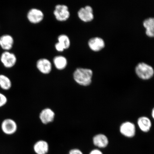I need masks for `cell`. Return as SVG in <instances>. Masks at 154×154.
<instances>
[{
	"label": "cell",
	"mask_w": 154,
	"mask_h": 154,
	"mask_svg": "<svg viewBox=\"0 0 154 154\" xmlns=\"http://www.w3.org/2000/svg\"><path fill=\"white\" fill-rule=\"evenodd\" d=\"M92 76V71L87 68H77L73 74L75 81L80 85L84 86H88L91 84Z\"/></svg>",
	"instance_id": "obj_1"
},
{
	"label": "cell",
	"mask_w": 154,
	"mask_h": 154,
	"mask_svg": "<svg viewBox=\"0 0 154 154\" xmlns=\"http://www.w3.org/2000/svg\"><path fill=\"white\" fill-rule=\"evenodd\" d=\"M135 71L137 76L143 80L149 79L154 74L153 67L144 62L138 63L135 67Z\"/></svg>",
	"instance_id": "obj_2"
},
{
	"label": "cell",
	"mask_w": 154,
	"mask_h": 154,
	"mask_svg": "<svg viewBox=\"0 0 154 154\" xmlns=\"http://www.w3.org/2000/svg\"><path fill=\"white\" fill-rule=\"evenodd\" d=\"M1 128L3 134L6 135L11 136L16 133L18 130V126L14 119L7 118L2 121Z\"/></svg>",
	"instance_id": "obj_3"
},
{
	"label": "cell",
	"mask_w": 154,
	"mask_h": 154,
	"mask_svg": "<svg viewBox=\"0 0 154 154\" xmlns=\"http://www.w3.org/2000/svg\"><path fill=\"white\" fill-rule=\"evenodd\" d=\"M17 61L16 55L10 51H4L0 57L2 64L6 69L13 68L16 65Z\"/></svg>",
	"instance_id": "obj_4"
},
{
	"label": "cell",
	"mask_w": 154,
	"mask_h": 154,
	"mask_svg": "<svg viewBox=\"0 0 154 154\" xmlns=\"http://www.w3.org/2000/svg\"><path fill=\"white\" fill-rule=\"evenodd\" d=\"M54 14L57 20L60 21H66L70 16L68 7L63 5H58L56 6Z\"/></svg>",
	"instance_id": "obj_5"
},
{
	"label": "cell",
	"mask_w": 154,
	"mask_h": 154,
	"mask_svg": "<svg viewBox=\"0 0 154 154\" xmlns=\"http://www.w3.org/2000/svg\"><path fill=\"white\" fill-rule=\"evenodd\" d=\"M78 16L84 22H91L94 18L93 9L90 5L81 8L78 11Z\"/></svg>",
	"instance_id": "obj_6"
},
{
	"label": "cell",
	"mask_w": 154,
	"mask_h": 154,
	"mask_svg": "<svg viewBox=\"0 0 154 154\" xmlns=\"http://www.w3.org/2000/svg\"><path fill=\"white\" fill-rule=\"evenodd\" d=\"M14 44L13 36L9 34H5L0 36V47L4 51H10Z\"/></svg>",
	"instance_id": "obj_7"
},
{
	"label": "cell",
	"mask_w": 154,
	"mask_h": 154,
	"mask_svg": "<svg viewBox=\"0 0 154 154\" xmlns=\"http://www.w3.org/2000/svg\"><path fill=\"white\" fill-rule=\"evenodd\" d=\"M121 133L128 138L134 137L136 134V127L132 122L127 121L122 123L120 127Z\"/></svg>",
	"instance_id": "obj_8"
},
{
	"label": "cell",
	"mask_w": 154,
	"mask_h": 154,
	"mask_svg": "<svg viewBox=\"0 0 154 154\" xmlns=\"http://www.w3.org/2000/svg\"><path fill=\"white\" fill-rule=\"evenodd\" d=\"M44 15L40 10L36 8L31 9L27 14L28 20L32 23L36 24L43 20Z\"/></svg>",
	"instance_id": "obj_9"
},
{
	"label": "cell",
	"mask_w": 154,
	"mask_h": 154,
	"mask_svg": "<svg viewBox=\"0 0 154 154\" xmlns=\"http://www.w3.org/2000/svg\"><path fill=\"white\" fill-rule=\"evenodd\" d=\"M90 49L94 51H101L105 47V42L103 38L99 37L92 38L88 42Z\"/></svg>",
	"instance_id": "obj_10"
},
{
	"label": "cell",
	"mask_w": 154,
	"mask_h": 154,
	"mask_svg": "<svg viewBox=\"0 0 154 154\" xmlns=\"http://www.w3.org/2000/svg\"><path fill=\"white\" fill-rule=\"evenodd\" d=\"M36 67L40 72L44 74H48L51 72V63L49 60L40 59L36 63Z\"/></svg>",
	"instance_id": "obj_11"
},
{
	"label": "cell",
	"mask_w": 154,
	"mask_h": 154,
	"mask_svg": "<svg viewBox=\"0 0 154 154\" xmlns=\"http://www.w3.org/2000/svg\"><path fill=\"white\" fill-rule=\"evenodd\" d=\"M55 116V113L51 109L47 108L42 111L39 117L43 124H47L52 122L54 119Z\"/></svg>",
	"instance_id": "obj_12"
},
{
	"label": "cell",
	"mask_w": 154,
	"mask_h": 154,
	"mask_svg": "<svg viewBox=\"0 0 154 154\" xmlns=\"http://www.w3.org/2000/svg\"><path fill=\"white\" fill-rule=\"evenodd\" d=\"M94 145L99 148H104L109 144V140L105 134H99L96 135L93 138Z\"/></svg>",
	"instance_id": "obj_13"
},
{
	"label": "cell",
	"mask_w": 154,
	"mask_h": 154,
	"mask_svg": "<svg viewBox=\"0 0 154 154\" xmlns=\"http://www.w3.org/2000/svg\"><path fill=\"white\" fill-rule=\"evenodd\" d=\"M33 149L36 154H47L49 151V144L45 140H40L34 144Z\"/></svg>",
	"instance_id": "obj_14"
},
{
	"label": "cell",
	"mask_w": 154,
	"mask_h": 154,
	"mask_svg": "<svg viewBox=\"0 0 154 154\" xmlns=\"http://www.w3.org/2000/svg\"><path fill=\"white\" fill-rule=\"evenodd\" d=\"M137 124L140 129L144 132L149 131L152 127L151 120L146 116L140 117L137 120Z\"/></svg>",
	"instance_id": "obj_15"
},
{
	"label": "cell",
	"mask_w": 154,
	"mask_h": 154,
	"mask_svg": "<svg viewBox=\"0 0 154 154\" xmlns=\"http://www.w3.org/2000/svg\"><path fill=\"white\" fill-rule=\"evenodd\" d=\"M143 26L146 33L150 37H154V17H149L143 21Z\"/></svg>",
	"instance_id": "obj_16"
},
{
	"label": "cell",
	"mask_w": 154,
	"mask_h": 154,
	"mask_svg": "<svg viewBox=\"0 0 154 154\" xmlns=\"http://www.w3.org/2000/svg\"><path fill=\"white\" fill-rule=\"evenodd\" d=\"M12 86V82L6 75L0 74V88L4 91H8Z\"/></svg>",
	"instance_id": "obj_17"
},
{
	"label": "cell",
	"mask_w": 154,
	"mask_h": 154,
	"mask_svg": "<svg viewBox=\"0 0 154 154\" xmlns=\"http://www.w3.org/2000/svg\"><path fill=\"white\" fill-rule=\"evenodd\" d=\"M54 64L57 69L59 70H63L66 67L67 65V60L66 57L63 56H57L54 58Z\"/></svg>",
	"instance_id": "obj_18"
},
{
	"label": "cell",
	"mask_w": 154,
	"mask_h": 154,
	"mask_svg": "<svg viewBox=\"0 0 154 154\" xmlns=\"http://www.w3.org/2000/svg\"><path fill=\"white\" fill-rule=\"evenodd\" d=\"M58 42L61 44L65 49H68L70 45V40L68 36L65 34H61L58 37Z\"/></svg>",
	"instance_id": "obj_19"
},
{
	"label": "cell",
	"mask_w": 154,
	"mask_h": 154,
	"mask_svg": "<svg viewBox=\"0 0 154 154\" xmlns=\"http://www.w3.org/2000/svg\"><path fill=\"white\" fill-rule=\"evenodd\" d=\"M8 102V99L7 96L0 92V108L5 106Z\"/></svg>",
	"instance_id": "obj_20"
},
{
	"label": "cell",
	"mask_w": 154,
	"mask_h": 154,
	"mask_svg": "<svg viewBox=\"0 0 154 154\" xmlns=\"http://www.w3.org/2000/svg\"><path fill=\"white\" fill-rule=\"evenodd\" d=\"M55 48L57 51H63L65 49L63 45L57 42L55 45Z\"/></svg>",
	"instance_id": "obj_21"
},
{
	"label": "cell",
	"mask_w": 154,
	"mask_h": 154,
	"mask_svg": "<svg viewBox=\"0 0 154 154\" xmlns=\"http://www.w3.org/2000/svg\"><path fill=\"white\" fill-rule=\"evenodd\" d=\"M68 154H83L82 151L78 149H71Z\"/></svg>",
	"instance_id": "obj_22"
},
{
	"label": "cell",
	"mask_w": 154,
	"mask_h": 154,
	"mask_svg": "<svg viewBox=\"0 0 154 154\" xmlns=\"http://www.w3.org/2000/svg\"><path fill=\"white\" fill-rule=\"evenodd\" d=\"M89 154H103L101 151H100L99 149H95L92 150L90 152Z\"/></svg>",
	"instance_id": "obj_23"
},
{
	"label": "cell",
	"mask_w": 154,
	"mask_h": 154,
	"mask_svg": "<svg viewBox=\"0 0 154 154\" xmlns=\"http://www.w3.org/2000/svg\"><path fill=\"white\" fill-rule=\"evenodd\" d=\"M152 118L154 119V107L152 110Z\"/></svg>",
	"instance_id": "obj_24"
}]
</instances>
